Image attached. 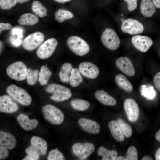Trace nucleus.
<instances>
[{
    "label": "nucleus",
    "instance_id": "1",
    "mask_svg": "<svg viewBox=\"0 0 160 160\" xmlns=\"http://www.w3.org/2000/svg\"><path fill=\"white\" fill-rule=\"evenodd\" d=\"M66 44L72 52L79 56L86 55L90 50V47L87 43L78 36H72L69 37L67 40Z\"/></svg>",
    "mask_w": 160,
    "mask_h": 160
},
{
    "label": "nucleus",
    "instance_id": "2",
    "mask_svg": "<svg viewBox=\"0 0 160 160\" xmlns=\"http://www.w3.org/2000/svg\"><path fill=\"white\" fill-rule=\"evenodd\" d=\"M48 92L52 94L50 99L55 101L60 102L70 98L72 93L70 89L65 86L56 84H52L45 88Z\"/></svg>",
    "mask_w": 160,
    "mask_h": 160
},
{
    "label": "nucleus",
    "instance_id": "3",
    "mask_svg": "<svg viewBox=\"0 0 160 160\" xmlns=\"http://www.w3.org/2000/svg\"><path fill=\"white\" fill-rule=\"evenodd\" d=\"M7 93L15 100L21 104L28 106L32 102L29 94L24 89L15 84H11L6 89Z\"/></svg>",
    "mask_w": 160,
    "mask_h": 160
},
{
    "label": "nucleus",
    "instance_id": "4",
    "mask_svg": "<svg viewBox=\"0 0 160 160\" xmlns=\"http://www.w3.org/2000/svg\"><path fill=\"white\" fill-rule=\"evenodd\" d=\"M42 112L45 119L52 124L59 125L63 122V113L54 105L48 104L42 106Z\"/></svg>",
    "mask_w": 160,
    "mask_h": 160
},
{
    "label": "nucleus",
    "instance_id": "5",
    "mask_svg": "<svg viewBox=\"0 0 160 160\" xmlns=\"http://www.w3.org/2000/svg\"><path fill=\"white\" fill-rule=\"evenodd\" d=\"M27 71L25 64L22 61H18L9 65L7 68L6 73L12 79L20 81L26 78Z\"/></svg>",
    "mask_w": 160,
    "mask_h": 160
},
{
    "label": "nucleus",
    "instance_id": "6",
    "mask_svg": "<svg viewBox=\"0 0 160 160\" xmlns=\"http://www.w3.org/2000/svg\"><path fill=\"white\" fill-rule=\"evenodd\" d=\"M101 39L103 45L111 50L117 49L120 44V40L117 34L111 28H106L101 35Z\"/></svg>",
    "mask_w": 160,
    "mask_h": 160
},
{
    "label": "nucleus",
    "instance_id": "7",
    "mask_svg": "<svg viewBox=\"0 0 160 160\" xmlns=\"http://www.w3.org/2000/svg\"><path fill=\"white\" fill-rule=\"evenodd\" d=\"M58 44L57 40L55 38L48 39L39 47L36 52L37 55L42 59L49 58L54 52Z\"/></svg>",
    "mask_w": 160,
    "mask_h": 160
},
{
    "label": "nucleus",
    "instance_id": "8",
    "mask_svg": "<svg viewBox=\"0 0 160 160\" xmlns=\"http://www.w3.org/2000/svg\"><path fill=\"white\" fill-rule=\"evenodd\" d=\"M44 34L39 31H36L27 36L22 42L23 48L28 51L34 50L41 44L44 39Z\"/></svg>",
    "mask_w": 160,
    "mask_h": 160
},
{
    "label": "nucleus",
    "instance_id": "9",
    "mask_svg": "<svg viewBox=\"0 0 160 160\" xmlns=\"http://www.w3.org/2000/svg\"><path fill=\"white\" fill-rule=\"evenodd\" d=\"M95 149L94 144L89 142L76 143L72 147V150L74 154L82 159L88 157L93 152Z\"/></svg>",
    "mask_w": 160,
    "mask_h": 160
},
{
    "label": "nucleus",
    "instance_id": "10",
    "mask_svg": "<svg viewBox=\"0 0 160 160\" xmlns=\"http://www.w3.org/2000/svg\"><path fill=\"white\" fill-rule=\"evenodd\" d=\"M121 28L124 33L135 35L142 33L144 27L143 24L137 20L128 18L122 23Z\"/></svg>",
    "mask_w": 160,
    "mask_h": 160
},
{
    "label": "nucleus",
    "instance_id": "11",
    "mask_svg": "<svg viewBox=\"0 0 160 160\" xmlns=\"http://www.w3.org/2000/svg\"><path fill=\"white\" fill-rule=\"evenodd\" d=\"M124 107L127 118L131 122H135L138 119L140 111L138 106L133 99L128 98L124 103Z\"/></svg>",
    "mask_w": 160,
    "mask_h": 160
},
{
    "label": "nucleus",
    "instance_id": "12",
    "mask_svg": "<svg viewBox=\"0 0 160 160\" xmlns=\"http://www.w3.org/2000/svg\"><path fill=\"white\" fill-rule=\"evenodd\" d=\"M78 69L84 76L90 79L96 78L100 72L98 68L96 65L88 62L81 63L79 66Z\"/></svg>",
    "mask_w": 160,
    "mask_h": 160
},
{
    "label": "nucleus",
    "instance_id": "13",
    "mask_svg": "<svg viewBox=\"0 0 160 160\" xmlns=\"http://www.w3.org/2000/svg\"><path fill=\"white\" fill-rule=\"evenodd\" d=\"M134 47L139 51L145 52L153 44L152 39L147 36L136 35L133 36L131 39Z\"/></svg>",
    "mask_w": 160,
    "mask_h": 160
},
{
    "label": "nucleus",
    "instance_id": "14",
    "mask_svg": "<svg viewBox=\"0 0 160 160\" xmlns=\"http://www.w3.org/2000/svg\"><path fill=\"white\" fill-rule=\"evenodd\" d=\"M116 67L124 74L129 76H132L135 71L131 60L125 57L117 58L115 62Z\"/></svg>",
    "mask_w": 160,
    "mask_h": 160
},
{
    "label": "nucleus",
    "instance_id": "15",
    "mask_svg": "<svg viewBox=\"0 0 160 160\" xmlns=\"http://www.w3.org/2000/svg\"><path fill=\"white\" fill-rule=\"evenodd\" d=\"M18 109L17 104L9 96L6 95L0 96V112L11 113L16 111Z\"/></svg>",
    "mask_w": 160,
    "mask_h": 160
},
{
    "label": "nucleus",
    "instance_id": "16",
    "mask_svg": "<svg viewBox=\"0 0 160 160\" xmlns=\"http://www.w3.org/2000/svg\"><path fill=\"white\" fill-rule=\"evenodd\" d=\"M78 123L82 129L89 133L97 134L99 133L100 126L96 122L84 118H80Z\"/></svg>",
    "mask_w": 160,
    "mask_h": 160
},
{
    "label": "nucleus",
    "instance_id": "17",
    "mask_svg": "<svg viewBox=\"0 0 160 160\" xmlns=\"http://www.w3.org/2000/svg\"><path fill=\"white\" fill-rule=\"evenodd\" d=\"M17 143L14 136L9 132L2 131L0 132V145L7 149L14 148Z\"/></svg>",
    "mask_w": 160,
    "mask_h": 160
},
{
    "label": "nucleus",
    "instance_id": "18",
    "mask_svg": "<svg viewBox=\"0 0 160 160\" xmlns=\"http://www.w3.org/2000/svg\"><path fill=\"white\" fill-rule=\"evenodd\" d=\"M17 120L22 128L26 131L33 129L38 124L36 119H30L28 116L24 114L19 115L17 117Z\"/></svg>",
    "mask_w": 160,
    "mask_h": 160
},
{
    "label": "nucleus",
    "instance_id": "19",
    "mask_svg": "<svg viewBox=\"0 0 160 160\" xmlns=\"http://www.w3.org/2000/svg\"><path fill=\"white\" fill-rule=\"evenodd\" d=\"M95 98L103 105L113 106L116 104V100L109 95L106 91L103 90H99L94 94Z\"/></svg>",
    "mask_w": 160,
    "mask_h": 160
},
{
    "label": "nucleus",
    "instance_id": "20",
    "mask_svg": "<svg viewBox=\"0 0 160 160\" xmlns=\"http://www.w3.org/2000/svg\"><path fill=\"white\" fill-rule=\"evenodd\" d=\"M31 145L33 147L40 155H45L47 148V142L43 139L37 136H33L30 140Z\"/></svg>",
    "mask_w": 160,
    "mask_h": 160
},
{
    "label": "nucleus",
    "instance_id": "21",
    "mask_svg": "<svg viewBox=\"0 0 160 160\" xmlns=\"http://www.w3.org/2000/svg\"><path fill=\"white\" fill-rule=\"evenodd\" d=\"M108 126L113 137L116 140L121 142L124 140V135L117 121H110Z\"/></svg>",
    "mask_w": 160,
    "mask_h": 160
},
{
    "label": "nucleus",
    "instance_id": "22",
    "mask_svg": "<svg viewBox=\"0 0 160 160\" xmlns=\"http://www.w3.org/2000/svg\"><path fill=\"white\" fill-rule=\"evenodd\" d=\"M140 9L142 15L148 18L152 16L156 11L155 6L151 0H141Z\"/></svg>",
    "mask_w": 160,
    "mask_h": 160
},
{
    "label": "nucleus",
    "instance_id": "23",
    "mask_svg": "<svg viewBox=\"0 0 160 160\" xmlns=\"http://www.w3.org/2000/svg\"><path fill=\"white\" fill-rule=\"evenodd\" d=\"M39 19L35 14L26 13L22 14L19 18L18 23L21 25L32 26L37 23Z\"/></svg>",
    "mask_w": 160,
    "mask_h": 160
},
{
    "label": "nucleus",
    "instance_id": "24",
    "mask_svg": "<svg viewBox=\"0 0 160 160\" xmlns=\"http://www.w3.org/2000/svg\"><path fill=\"white\" fill-rule=\"evenodd\" d=\"M115 81L117 85L122 89L127 92H131L133 86L128 79L124 75L119 74L116 75Z\"/></svg>",
    "mask_w": 160,
    "mask_h": 160
},
{
    "label": "nucleus",
    "instance_id": "25",
    "mask_svg": "<svg viewBox=\"0 0 160 160\" xmlns=\"http://www.w3.org/2000/svg\"><path fill=\"white\" fill-rule=\"evenodd\" d=\"M72 68V64L69 63H65L62 65L58 73L59 78L61 82L66 83L69 82Z\"/></svg>",
    "mask_w": 160,
    "mask_h": 160
},
{
    "label": "nucleus",
    "instance_id": "26",
    "mask_svg": "<svg viewBox=\"0 0 160 160\" xmlns=\"http://www.w3.org/2000/svg\"><path fill=\"white\" fill-rule=\"evenodd\" d=\"M98 155L102 156V160H114L117 156V152L115 150H108L103 146H100L97 151Z\"/></svg>",
    "mask_w": 160,
    "mask_h": 160
},
{
    "label": "nucleus",
    "instance_id": "27",
    "mask_svg": "<svg viewBox=\"0 0 160 160\" xmlns=\"http://www.w3.org/2000/svg\"><path fill=\"white\" fill-rule=\"evenodd\" d=\"M31 9L36 15L41 18L47 16V10L46 8L39 1L35 0L33 1L31 5Z\"/></svg>",
    "mask_w": 160,
    "mask_h": 160
},
{
    "label": "nucleus",
    "instance_id": "28",
    "mask_svg": "<svg viewBox=\"0 0 160 160\" xmlns=\"http://www.w3.org/2000/svg\"><path fill=\"white\" fill-rule=\"evenodd\" d=\"M83 81V78L79 70L76 68H73L70 76V85L73 87H76L81 83Z\"/></svg>",
    "mask_w": 160,
    "mask_h": 160
},
{
    "label": "nucleus",
    "instance_id": "29",
    "mask_svg": "<svg viewBox=\"0 0 160 160\" xmlns=\"http://www.w3.org/2000/svg\"><path fill=\"white\" fill-rule=\"evenodd\" d=\"M55 19L58 22L61 23L64 20L73 17L74 15L68 10L59 9L55 13Z\"/></svg>",
    "mask_w": 160,
    "mask_h": 160
},
{
    "label": "nucleus",
    "instance_id": "30",
    "mask_svg": "<svg viewBox=\"0 0 160 160\" xmlns=\"http://www.w3.org/2000/svg\"><path fill=\"white\" fill-rule=\"evenodd\" d=\"M70 104L75 110L80 111H84L90 107V104L87 101L81 99H75L71 100Z\"/></svg>",
    "mask_w": 160,
    "mask_h": 160
},
{
    "label": "nucleus",
    "instance_id": "31",
    "mask_svg": "<svg viewBox=\"0 0 160 160\" xmlns=\"http://www.w3.org/2000/svg\"><path fill=\"white\" fill-rule=\"evenodd\" d=\"M52 75V72L45 65L42 66L39 73V81L41 85L46 84Z\"/></svg>",
    "mask_w": 160,
    "mask_h": 160
},
{
    "label": "nucleus",
    "instance_id": "32",
    "mask_svg": "<svg viewBox=\"0 0 160 160\" xmlns=\"http://www.w3.org/2000/svg\"><path fill=\"white\" fill-rule=\"evenodd\" d=\"M117 121L124 135L127 138L130 137L132 134V130L131 126L121 118H118Z\"/></svg>",
    "mask_w": 160,
    "mask_h": 160
},
{
    "label": "nucleus",
    "instance_id": "33",
    "mask_svg": "<svg viewBox=\"0 0 160 160\" xmlns=\"http://www.w3.org/2000/svg\"><path fill=\"white\" fill-rule=\"evenodd\" d=\"M39 74V71L37 69H28L26 79L28 84L30 85H33L36 83Z\"/></svg>",
    "mask_w": 160,
    "mask_h": 160
},
{
    "label": "nucleus",
    "instance_id": "34",
    "mask_svg": "<svg viewBox=\"0 0 160 160\" xmlns=\"http://www.w3.org/2000/svg\"><path fill=\"white\" fill-rule=\"evenodd\" d=\"M141 92L142 95L148 99H152L155 95V92L153 87L147 86L145 85L141 86Z\"/></svg>",
    "mask_w": 160,
    "mask_h": 160
},
{
    "label": "nucleus",
    "instance_id": "35",
    "mask_svg": "<svg viewBox=\"0 0 160 160\" xmlns=\"http://www.w3.org/2000/svg\"><path fill=\"white\" fill-rule=\"evenodd\" d=\"M47 159L48 160H65L64 156L62 153L57 149L51 150L49 152Z\"/></svg>",
    "mask_w": 160,
    "mask_h": 160
},
{
    "label": "nucleus",
    "instance_id": "36",
    "mask_svg": "<svg viewBox=\"0 0 160 160\" xmlns=\"http://www.w3.org/2000/svg\"><path fill=\"white\" fill-rule=\"evenodd\" d=\"M125 157L127 160H137L138 152L135 147L133 146L129 147L127 150Z\"/></svg>",
    "mask_w": 160,
    "mask_h": 160
},
{
    "label": "nucleus",
    "instance_id": "37",
    "mask_svg": "<svg viewBox=\"0 0 160 160\" xmlns=\"http://www.w3.org/2000/svg\"><path fill=\"white\" fill-rule=\"evenodd\" d=\"M17 0H4L3 3L0 5L1 9L3 10L11 9L17 4Z\"/></svg>",
    "mask_w": 160,
    "mask_h": 160
},
{
    "label": "nucleus",
    "instance_id": "38",
    "mask_svg": "<svg viewBox=\"0 0 160 160\" xmlns=\"http://www.w3.org/2000/svg\"><path fill=\"white\" fill-rule=\"evenodd\" d=\"M25 151L28 155L34 158L36 160L39 159L40 155L31 145L26 148Z\"/></svg>",
    "mask_w": 160,
    "mask_h": 160
},
{
    "label": "nucleus",
    "instance_id": "39",
    "mask_svg": "<svg viewBox=\"0 0 160 160\" xmlns=\"http://www.w3.org/2000/svg\"><path fill=\"white\" fill-rule=\"evenodd\" d=\"M127 4L128 9L130 11L135 10L137 6L138 0H124Z\"/></svg>",
    "mask_w": 160,
    "mask_h": 160
},
{
    "label": "nucleus",
    "instance_id": "40",
    "mask_svg": "<svg viewBox=\"0 0 160 160\" xmlns=\"http://www.w3.org/2000/svg\"><path fill=\"white\" fill-rule=\"evenodd\" d=\"M23 30L19 27H14L12 29L11 33L13 35H16L17 37L21 38L23 37Z\"/></svg>",
    "mask_w": 160,
    "mask_h": 160
},
{
    "label": "nucleus",
    "instance_id": "41",
    "mask_svg": "<svg viewBox=\"0 0 160 160\" xmlns=\"http://www.w3.org/2000/svg\"><path fill=\"white\" fill-rule=\"evenodd\" d=\"M153 82L155 87L160 92V72H158L155 75Z\"/></svg>",
    "mask_w": 160,
    "mask_h": 160
},
{
    "label": "nucleus",
    "instance_id": "42",
    "mask_svg": "<svg viewBox=\"0 0 160 160\" xmlns=\"http://www.w3.org/2000/svg\"><path fill=\"white\" fill-rule=\"evenodd\" d=\"M9 152L7 148L2 146L0 147V159L6 158L9 156Z\"/></svg>",
    "mask_w": 160,
    "mask_h": 160
},
{
    "label": "nucleus",
    "instance_id": "43",
    "mask_svg": "<svg viewBox=\"0 0 160 160\" xmlns=\"http://www.w3.org/2000/svg\"><path fill=\"white\" fill-rule=\"evenodd\" d=\"M10 41L13 46L15 47H17L21 44L22 40L20 38L17 37L15 38L12 37L10 39Z\"/></svg>",
    "mask_w": 160,
    "mask_h": 160
},
{
    "label": "nucleus",
    "instance_id": "44",
    "mask_svg": "<svg viewBox=\"0 0 160 160\" xmlns=\"http://www.w3.org/2000/svg\"><path fill=\"white\" fill-rule=\"evenodd\" d=\"M12 28L11 25L9 23H0V32L4 30H9Z\"/></svg>",
    "mask_w": 160,
    "mask_h": 160
},
{
    "label": "nucleus",
    "instance_id": "45",
    "mask_svg": "<svg viewBox=\"0 0 160 160\" xmlns=\"http://www.w3.org/2000/svg\"><path fill=\"white\" fill-rule=\"evenodd\" d=\"M155 158L156 160H160V147L156 152Z\"/></svg>",
    "mask_w": 160,
    "mask_h": 160
},
{
    "label": "nucleus",
    "instance_id": "46",
    "mask_svg": "<svg viewBox=\"0 0 160 160\" xmlns=\"http://www.w3.org/2000/svg\"><path fill=\"white\" fill-rule=\"evenodd\" d=\"M155 7L157 8H160V0H152Z\"/></svg>",
    "mask_w": 160,
    "mask_h": 160
},
{
    "label": "nucleus",
    "instance_id": "47",
    "mask_svg": "<svg viewBox=\"0 0 160 160\" xmlns=\"http://www.w3.org/2000/svg\"><path fill=\"white\" fill-rule=\"evenodd\" d=\"M155 137L157 141L160 142V129L156 133Z\"/></svg>",
    "mask_w": 160,
    "mask_h": 160
},
{
    "label": "nucleus",
    "instance_id": "48",
    "mask_svg": "<svg viewBox=\"0 0 160 160\" xmlns=\"http://www.w3.org/2000/svg\"><path fill=\"white\" fill-rule=\"evenodd\" d=\"M23 160H36L35 159L30 156L28 155L23 159Z\"/></svg>",
    "mask_w": 160,
    "mask_h": 160
},
{
    "label": "nucleus",
    "instance_id": "49",
    "mask_svg": "<svg viewBox=\"0 0 160 160\" xmlns=\"http://www.w3.org/2000/svg\"><path fill=\"white\" fill-rule=\"evenodd\" d=\"M141 160H153L151 156H148L145 155L142 158Z\"/></svg>",
    "mask_w": 160,
    "mask_h": 160
},
{
    "label": "nucleus",
    "instance_id": "50",
    "mask_svg": "<svg viewBox=\"0 0 160 160\" xmlns=\"http://www.w3.org/2000/svg\"><path fill=\"white\" fill-rule=\"evenodd\" d=\"M115 160H127V159L125 157H124L122 156H119L116 157Z\"/></svg>",
    "mask_w": 160,
    "mask_h": 160
},
{
    "label": "nucleus",
    "instance_id": "51",
    "mask_svg": "<svg viewBox=\"0 0 160 160\" xmlns=\"http://www.w3.org/2000/svg\"><path fill=\"white\" fill-rule=\"evenodd\" d=\"M55 1L60 3H64L69 1L71 0H54Z\"/></svg>",
    "mask_w": 160,
    "mask_h": 160
},
{
    "label": "nucleus",
    "instance_id": "52",
    "mask_svg": "<svg viewBox=\"0 0 160 160\" xmlns=\"http://www.w3.org/2000/svg\"><path fill=\"white\" fill-rule=\"evenodd\" d=\"M17 2L19 3H23L28 1L30 0H17Z\"/></svg>",
    "mask_w": 160,
    "mask_h": 160
},
{
    "label": "nucleus",
    "instance_id": "53",
    "mask_svg": "<svg viewBox=\"0 0 160 160\" xmlns=\"http://www.w3.org/2000/svg\"><path fill=\"white\" fill-rule=\"evenodd\" d=\"M2 47H3L2 43L1 41H0V53H1V52L2 50Z\"/></svg>",
    "mask_w": 160,
    "mask_h": 160
},
{
    "label": "nucleus",
    "instance_id": "54",
    "mask_svg": "<svg viewBox=\"0 0 160 160\" xmlns=\"http://www.w3.org/2000/svg\"><path fill=\"white\" fill-rule=\"evenodd\" d=\"M4 1V0H0V5L3 3Z\"/></svg>",
    "mask_w": 160,
    "mask_h": 160
},
{
    "label": "nucleus",
    "instance_id": "55",
    "mask_svg": "<svg viewBox=\"0 0 160 160\" xmlns=\"http://www.w3.org/2000/svg\"><path fill=\"white\" fill-rule=\"evenodd\" d=\"M121 20L122 23H123L125 20L123 18H121Z\"/></svg>",
    "mask_w": 160,
    "mask_h": 160
}]
</instances>
